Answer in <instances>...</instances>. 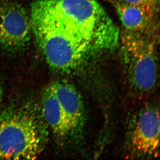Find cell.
Here are the masks:
<instances>
[{"label":"cell","mask_w":160,"mask_h":160,"mask_svg":"<svg viewBox=\"0 0 160 160\" xmlns=\"http://www.w3.org/2000/svg\"><path fill=\"white\" fill-rule=\"evenodd\" d=\"M31 16L37 43L50 69L70 74L86 65L93 48L60 22L45 0L32 5Z\"/></svg>","instance_id":"6da1fadb"},{"label":"cell","mask_w":160,"mask_h":160,"mask_svg":"<svg viewBox=\"0 0 160 160\" xmlns=\"http://www.w3.org/2000/svg\"><path fill=\"white\" fill-rule=\"evenodd\" d=\"M47 124L35 107L12 106L0 113V158L33 160L45 148Z\"/></svg>","instance_id":"7a4b0ae2"},{"label":"cell","mask_w":160,"mask_h":160,"mask_svg":"<svg viewBox=\"0 0 160 160\" xmlns=\"http://www.w3.org/2000/svg\"><path fill=\"white\" fill-rule=\"evenodd\" d=\"M52 13L93 49H109L117 42V28L94 0H46Z\"/></svg>","instance_id":"3957f363"},{"label":"cell","mask_w":160,"mask_h":160,"mask_svg":"<svg viewBox=\"0 0 160 160\" xmlns=\"http://www.w3.org/2000/svg\"><path fill=\"white\" fill-rule=\"evenodd\" d=\"M122 50L130 85L139 92L151 91L156 84V51L150 35L126 32L122 38Z\"/></svg>","instance_id":"277c9868"},{"label":"cell","mask_w":160,"mask_h":160,"mask_svg":"<svg viewBox=\"0 0 160 160\" xmlns=\"http://www.w3.org/2000/svg\"><path fill=\"white\" fill-rule=\"evenodd\" d=\"M31 22L22 6L9 1H0V49L14 53L29 45Z\"/></svg>","instance_id":"5b68a950"},{"label":"cell","mask_w":160,"mask_h":160,"mask_svg":"<svg viewBox=\"0 0 160 160\" xmlns=\"http://www.w3.org/2000/svg\"><path fill=\"white\" fill-rule=\"evenodd\" d=\"M159 138V112L156 106H146L132 121L129 135L132 153L137 157L157 156Z\"/></svg>","instance_id":"8992f818"},{"label":"cell","mask_w":160,"mask_h":160,"mask_svg":"<svg viewBox=\"0 0 160 160\" xmlns=\"http://www.w3.org/2000/svg\"><path fill=\"white\" fill-rule=\"evenodd\" d=\"M69 124L72 137L82 133L86 124L85 106L82 96L70 83L59 80L50 84Z\"/></svg>","instance_id":"52a82bcc"},{"label":"cell","mask_w":160,"mask_h":160,"mask_svg":"<svg viewBox=\"0 0 160 160\" xmlns=\"http://www.w3.org/2000/svg\"><path fill=\"white\" fill-rule=\"evenodd\" d=\"M112 3L126 32L151 34L157 11L130 5L122 0H112Z\"/></svg>","instance_id":"ba28073f"},{"label":"cell","mask_w":160,"mask_h":160,"mask_svg":"<svg viewBox=\"0 0 160 160\" xmlns=\"http://www.w3.org/2000/svg\"><path fill=\"white\" fill-rule=\"evenodd\" d=\"M41 100L42 115L55 135L63 139L72 137L64 112L50 84L43 90Z\"/></svg>","instance_id":"9c48e42d"},{"label":"cell","mask_w":160,"mask_h":160,"mask_svg":"<svg viewBox=\"0 0 160 160\" xmlns=\"http://www.w3.org/2000/svg\"><path fill=\"white\" fill-rule=\"evenodd\" d=\"M130 5L144 7L147 9L157 11L159 0H122Z\"/></svg>","instance_id":"30bf717a"},{"label":"cell","mask_w":160,"mask_h":160,"mask_svg":"<svg viewBox=\"0 0 160 160\" xmlns=\"http://www.w3.org/2000/svg\"><path fill=\"white\" fill-rule=\"evenodd\" d=\"M3 95V91L2 88V86H0V106L1 105V103H2V100Z\"/></svg>","instance_id":"8fae6325"},{"label":"cell","mask_w":160,"mask_h":160,"mask_svg":"<svg viewBox=\"0 0 160 160\" xmlns=\"http://www.w3.org/2000/svg\"><path fill=\"white\" fill-rule=\"evenodd\" d=\"M49 1H59V0H49Z\"/></svg>","instance_id":"7c38bea8"}]
</instances>
